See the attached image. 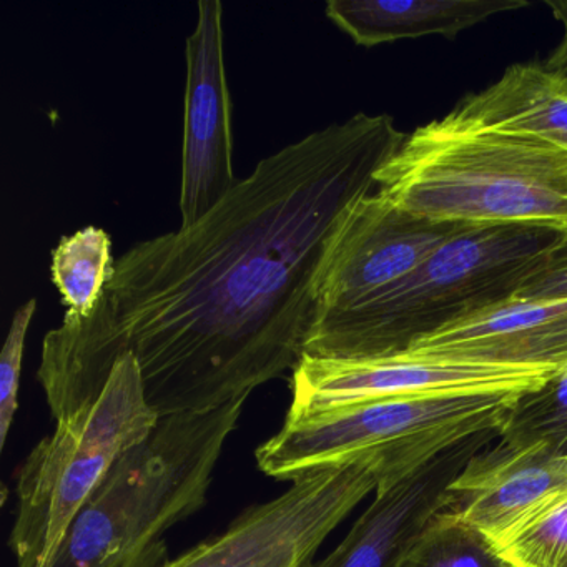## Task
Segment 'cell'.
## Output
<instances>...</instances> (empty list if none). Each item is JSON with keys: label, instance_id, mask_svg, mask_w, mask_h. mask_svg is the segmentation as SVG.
Segmentation results:
<instances>
[{"label": "cell", "instance_id": "obj_1", "mask_svg": "<svg viewBox=\"0 0 567 567\" xmlns=\"http://www.w3.org/2000/svg\"><path fill=\"white\" fill-rule=\"evenodd\" d=\"M404 138L390 115L334 122L261 158L197 224L128 248L91 317L45 334L52 416L92 406L124 354L158 420L293 371L348 217Z\"/></svg>", "mask_w": 567, "mask_h": 567}, {"label": "cell", "instance_id": "obj_2", "mask_svg": "<svg viewBox=\"0 0 567 567\" xmlns=\"http://www.w3.org/2000/svg\"><path fill=\"white\" fill-rule=\"evenodd\" d=\"M398 207L441 224L537 225L567 234V151L450 114L406 135L377 174Z\"/></svg>", "mask_w": 567, "mask_h": 567}, {"label": "cell", "instance_id": "obj_3", "mask_svg": "<svg viewBox=\"0 0 567 567\" xmlns=\"http://www.w3.org/2000/svg\"><path fill=\"white\" fill-rule=\"evenodd\" d=\"M248 398L161 417L125 451L75 517L51 567H162L164 534L197 513Z\"/></svg>", "mask_w": 567, "mask_h": 567}, {"label": "cell", "instance_id": "obj_4", "mask_svg": "<svg viewBox=\"0 0 567 567\" xmlns=\"http://www.w3.org/2000/svg\"><path fill=\"white\" fill-rule=\"evenodd\" d=\"M564 235L537 225L461 228L380 297L311 324L303 357L361 360L406 353L434 331L514 297Z\"/></svg>", "mask_w": 567, "mask_h": 567}, {"label": "cell", "instance_id": "obj_5", "mask_svg": "<svg viewBox=\"0 0 567 567\" xmlns=\"http://www.w3.org/2000/svg\"><path fill=\"white\" fill-rule=\"evenodd\" d=\"M524 391L487 390L417 394L350 404L310 416L285 417L284 426L258 447V467L278 481L364 457L380 464L377 489L403 480L454 444L497 431Z\"/></svg>", "mask_w": 567, "mask_h": 567}, {"label": "cell", "instance_id": "obj_6", "mask_svg": "<svg viewBox=\"0 0 567 567\" xmlns=\"http://www.w3.org/2000/svg\"><path fill=\"white\" fill-rule=\"evenodd\" d=\"M158 416L145 400L132 354L115 363L92 406L58 421L19 471L11 547L18 567H51L72 523L125 451L151 434Z\"/></svg>", "mask_w": 567, "mask_h": 567}, {"label": "cell", "instance_id": "obj_7", "mask_svg": "<svg viewBox=\"0 0 567 567\" xmlns=\"http://www.w3.org/2000/svg\"><path fill=\"white\" fill-rule=\"evenodd\" d=\"M378 483L374 457L308 474L162 567H313L324 539Z\"/></svg>", "mask_w": 567, "mask_h": 567}, {"label": "cell", "instance_id": "obj_8", "mask_svg": "<svg viewBox=\"0 0 567 567\" xmlns=\"http://www.w3.org/2000/svg\"><path fill=\"white\" fill-rule=\"evenodd\" d=\"M550 370L466 363L401 353L361 360L303 357L291 371L287 417L310 416L386 398L453 391H529Z\"/></svg>", "mask_w": 567, "mask_h": 567}, {"label": "cell", "instance_id": "obj_9", "mask_svg": "<svg viewBox=\"0 0 567 567\" xmlns=\"http://www.w3.org/2000/svg\"><path fill=\"white\" fill-rule=\"evenodd\" d=\"M464 227L411 214L380 190L371 192L354 205L341 231L311 324L380 297Z\"/></svg>", "mask_w": 567, "mask_h": 567}, {"label": "cell", "instance_id": "obj_10", "mask_svg": "<svg viewBox=\"0 0 567 567\" xmlns=\"http://www.w3.org/2000/svg\"><path fill=\"white\" fill-rule=\"evenodd\" d=\"M194 32L185 44L182 227H192L237 185L231 165V104L224 59V6L200 0Z\"/></svg>", "mask_w": 567, "mask_h": 567}, {"label": "cell", "instance_id": "obj_11", "mask_svg": "<svg viewBox=\"0 0 567 567\" xmlns=\"http://www.w3.org/2000/svg\"><path fill=\"white\" fill-rule=\"evenodd\" d=\"M491 444L456 477L446 511L496 546L567 499V454L539 444Z\"/></svg>", "mask_w": 567, "mask_h": 567}, {"label": "cell", "instance_id": "obj_12", "mask_svg": "<svg viewBox=\"0 0 567 567\" xmlns=\"http://www.w3.org/2000/svg\"><path fill=\"white\" fill-rule=\"evenodd\" d=\"M496 437L497 431L474 434L403 480L374 491L373 503L340 546L313 567H400L424 527L450 507L451 486L471 457Z\"/></svg>", "mask_w": 567, "mask_h": 567}, {"label": "cell", "instance_id": "obj_13", "mask_svg": "<svg viewBox=\"0 0 567 567\" xmlns=\"http://www.w3.org/2000/svg\"><path fill=\"white\" fill-rule=\"evenodd\" d=\"M406 353L556 371L567 367V297H511L434 331Z\"/></svg>", "mask_w": 567, "mask_h": 567}, {"label": "cell", "instance_id": "obj_14", "mask_svg": "<svg viewBox=\"0 0 567 567\" xmlns=\"http://www.w3.org/2000/svg\"><path fill=\"white\" fill-rule=\"evenodd\" d=\"M529 8L526 0H328V19L363 48L461 32L494 18Z\"/></svg>", "mask_w": 567, "mask_h": 567}, {"label": "cell", "instance_id": "obj_15", "mask_svg": "<svg viewBox=\"0 0 567 567\" xmlns=\"http://www.w3.org/2000/svg\"><path fill=\"white\" fill-rule=\"evenodd\" d=\"M451 117L516 132L567 151V82L544 64L511 65L499 81L464 99Z\"/></svg>", "mask_w": 567, "mask_h": 567}, {"label": "cell", "instance_id": "obj_16", "mask_svg": "<svg viewBox=\"0 0 567 567\" xmlns=\"http://www.w3.org/2000/svg\"><path fill=\"white\" fill-rule=\"evenodd\" d=\"M111 235L99 227H85L62 237L52 250V284L64 301L65 318L84 320L91 317L111 280Z\"/></svg>", "mask_w": 567, "mask_h": 567}, {"label": "cell", "instance_id": "obj_17", "mask_svg": "<svg viewBox=\"0 0 567 567\" xmlns=\"http://www.w3.org/2000/svg\"><path fill=\"white\" fill-rule=\"evenodd\" d=\"M499 441L514 447L539 444L567 454V367L517 396L501 424Z\"/></svg>", "mask_w": 567, "mask_h": 567}, {"label": "cell", "instance_id": "obj_18", "mask_svg": "<svg viewBox=\"0 0 567 567\" xmlns=\"http://www.w3.org/2000/svg\"><path fill=\"white\" fill-rule=\"evenodd\" d=\"M400 567H511L476 527L451 511L434 516Z\"/></svg>", "mask_w": 567, "mask_h": 567}, {"label": "cell", "instance_id": "obj_19", "mask_svg": "<svg viewBox=\"0 0 567 567\" xmlns=\"http://www.w3.org/2000/svg\"><path fill=\"white\" fill-rule=\"evenodd\" d=\"M496 547L511 567H567V499Z\"/></svg>", "mask_w": 567, "mask_h": 567}, {"label": "cell", "instance_id": "obj_20", "mask_svg": "<svg viewBox=\"0 0 567 567\" xmlns=\"http://www.w3.org/2000/svg\"><path fill=\"white\" fill-rule=\"evenodd\" d=\"M38 301H25L14 317L0 353V447L6 446L16 411H18L19 381H21L22 358H24L25 338L34 317Z\"/></svg>", "mask_w": 567, "mask_h": 567}, {"label": "cell", "instance_id": "obj_21", "mask_svg": "<svg viewBox=\"0 0 567 567\" xmlns=\"http://www.w3.org/2000/svg\"><path fill=\"white\" fill-rule=\"evenodd\" d=\"M517 298H547L567 297V234L547 255L539 268L520 285Z\"/></svg>", "mask_w": 567, "mask_h": 567}, {"label": "cell", "instance_id": "obj_22", "mask_svg": "<svg viewBox=\"0 0 567 567\" xmlns=\"http://www.w3.org/2000/svg\"><path fill=\"white\" fill-rule=\"evenodd\" d=\"M546 6L553 12L556 21L563 25L564 34L557 48L550 52L549 58L544 62V65L550 69V71L556 72L559 78L567 82V0H560V2L547 0Z\"/></svg>", "mask_w": 567, "mask_h": 567}]
</instances>
